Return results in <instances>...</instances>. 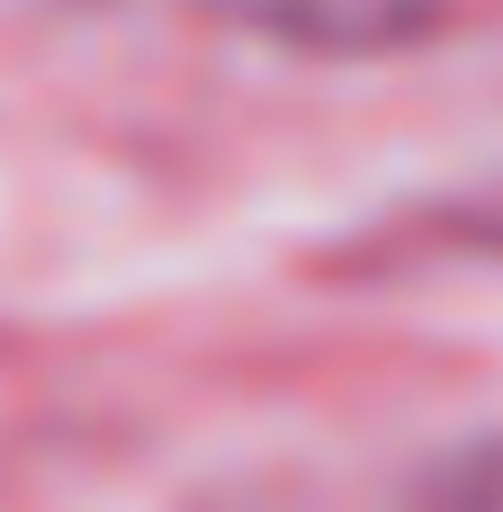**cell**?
<instances>
[{
  "label": "cell",
  "instance_id": "cell-1",
  "mask_svg": "<svg viewBox=\"0 0 503 512\" xmlns=\"http://www.w3.org/2000/svg\"><path fill=\"white\" fill-rule=\"evenodd\" d=\"M207 9L270 45H306V54H378L432 18V0H207Z\"/></svg>",
  "mask_w": 503,
  "mask_h": 512
},
{
  "label": "cell",
  "instance_id": "cell-2",
  "mask_svg": "<svg viewBox=\"0 0 503 512\" xmlns=\"http://www.w3.org/2000/svg\"><path fill=\"white\" fill-rule=\"evenodd\" d=\"M405 512H503V441L450 450V459L414 486V504H405Z\"/></svg>",
  "mask_w": 503,
  "mask_h": 512
}]
</instances>
